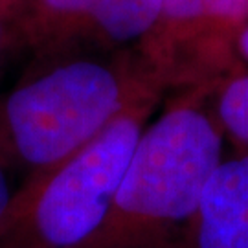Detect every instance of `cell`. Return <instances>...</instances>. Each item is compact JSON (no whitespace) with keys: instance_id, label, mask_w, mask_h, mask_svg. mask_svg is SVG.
Listing matches in <instances>:
<instances>
[{"instance_id":"6da1fadb","label":"cell","mask_w":248,"mask_h":248,"mask_svg":"<svg viewBox=\"0 0 248 248\" xmlns=\"http://www.w3.org/2000/svg\"><path fill=\"white\" fill-rule=\"evenodd\" d=\"M213 90H184L134 145L103 226L87 248H162L186 237L204 187L222 162Z\"/></svg>"},{"instance_id":"7a4b0ae2","label":"cell","mask_w":248,"mask_h":248,"mask_svg":"<svg viewBox=\"0 0 248 248\" xmlns=\"http://www.w3.org/2000/svg\"><path fill=\"white\" fill-rule=\"evenodd\" d=\"M164 89L134 48L55 61L4 103V125L18 158L37 173L87 145L127 107Z\"/></svg>"},{"instance_id":"3957f363","label":"cell","mask_w":248,"mask_h":248,"mask_svg":"<svg viewBox=\"0 0 248 248\" xmlns=\"http://www.w3.org/2000/svg\"><path fill=\"white\" fill-rule=\"evenodd\" d=\"M160 92L127 107L110 125L62 160L37 173L11 201L0 230L4 248H87L103 226L124 171Z\"/></svg>"},{"instance_id":"277c9868","label":"cell","mask_w":248,"mask_h":248,"mask_svg":"<svg viewBox=\"0 0 248 248\" xmlns=\"http://www.w3.org/2000/svg\"><path fill=\"white\" fill-rule=\"evenodd\" d=\"M248 24V0H160L158 15L134 46L164 90H215L243 70L235 41Z\"/></svg>"},{"instance_id":"5b68a950","label":"cell","mask_w":248,"mask_h":248,"mask_svg":"<svg viewBox=\"0 0 248 248\" xmlns=\"http://www.w3.org/2000/svg\"><path fill=\"white\" fill-rule=\"evenodd\" d=\"M158 6L160 0H9L4 11L28 43L55 62L134 48Z\"/></svg>"},{"instance_id":"8992f818","label":"cell","mask_w":248,"mask_h":248,"mask_svg":"<svg viewBox=\"0 0 248 248\" xmlns=\"http://www.w3.org/2000/svg\"><path fill=\"white\" fill-rule=\"evenodd\" d=\"M186 237L191 248H248V156L219 164Z\"/></svg>"},{"instance_id":"52a82bcc","label":"cell","mask_w":248,"mask_h":248,"mask_svg":"<svg viewBox=\"0 0 248 248\" xmlns=\"http://www.w3.org/2000/svg\"><path fill=\"white\" fill-rule=\"evenodd\" d=\"M212 108L224 140L235 155L248 156V68L232 74L212 92Z\"/></svg>"},{"instance_id":"ba28073f","label":"cell","mask_w":248,"mask_h":248,"mask_svg":"<svg viewBox=\"0 0 248 248\" xmlns=\"http://www.w3.org/2000/svg\"><path fill=\"white\" fill-rule=\"evenodd\" d=\"M9 206H11V193H9L6 175H4V171L0 168V224L6 219V215L9 212Z\"/></svg>"},{"instance_id":"9c48e42d","label":"cell","mask_w":248,"mask_h":248,"mask_svg":"<svg viewBox=\"0 0 248 248\" xmlns=\"http://www.w3.org/2000/svg\"><path fill=\"white\" fill-rule=\"evenodd\" d=\"M235 52H237V57H239V61L243 62V66L248 68V24L241 30L239 35H237Z\"/></svg>"},{"instance_id":"30bf717a","label":"cell","mask_w":248,"mask_h":248,"mask_svg":"<svg viewBox=\"0 0 248 248\" xmlns=\"http://www.w3.org/2000/svg\"><path fill=\"white\" fill-rule=\"evenodd\" d=\"M8 2H9V0H0V13H2V11H4V8L8 6Z\"/></svg>"},{"instance_id":"8fae6325","label":"cell","mask_w":248,"mask_h":248,"mask_svg":"<svg viewBox=\"0 0 248 248\" xmlns=\"http://www.w3.org/2000/svg\"><path fill=\"white\" fill-rule=\"evenodd\" d=\"M2 15V13H0ZM0 39H2V24H0Z\"/></svg>"}]
</instances>
